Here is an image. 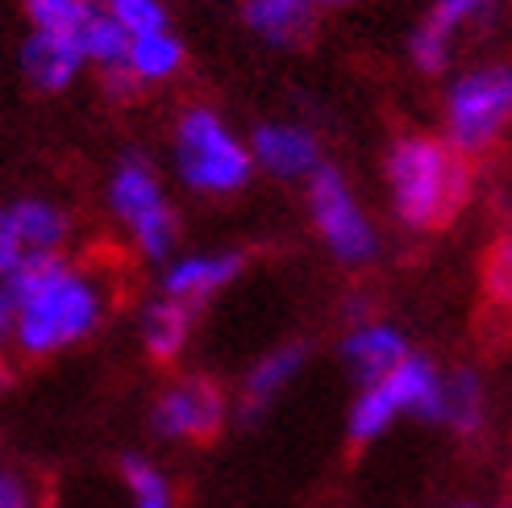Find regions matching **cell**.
I'll use <instances>...</instances> for the list:
<instances>
[{"label":"cell","mask_w":512,"mask_h":508,"mask_svg":"<svg viewBox=\"0 0 512 508\" xmlns=\"http://www.w3.org/2000/svg\"><path fill=\"white\" fill-rule=\"evenodd\" d=\"M488 417V400H483V379L471 367L442 371V400H438V425L454 429L458 438H475Z\"/></svg>","instance_id":"5bb4252c"},{"label":"cell","mask_w":512,"mask_h":508,"mask_svg":"<svg viewBox=\"0 0 512 508\" xmlns=\"http://www.w3.org/2000/svg\"><path fill=\"white\" fill-rule=\"evenodd\" d=\"M121 484L130 492L134 508H179L163 467L142 459V454H121Z\"/></svg>","instance_id":"d6986e66"},{"label":"cell","mask_w":512,"mask_h":508,"mask_svg":"<svg viewBox=\"0 0 512 508\" xmlns=\"http://www.w3.org/2000/svg\"><path fill=\"white\" fill-rule=\"evenodd\" d=\"M512 121V63L475 67L446 96V130L458 155L488 150Z\"/></svg>","instance_id":"5b68a950"},{"label":"cell","mask_w":512,"mask_h":508,"mask_svg":"<svg viewBox=\"0 0 512 508\" xmlns=\"http://www.w3.org/2000/svg\"><path fill=\"white\" fill-rule=\"evenodd\" d=\"M9 225L25 254H59L67 238V213L50 200H17L9 209Z\"/></svg>","instance_id":"2e32d148"},{"label":"cell","mask_w":512,"mask_h":508,"mask_svg":"<svg viewBox=\"0 0 512 508\" xmlns=\"http://www.w3.org/2000/svg\"><path fill=\"white\" fill-rule=\"evenodd\" d=\"M130 38H146V34H163L167 30V9L159 0H109L105 9Z\"/></svg>","instance_id":"603a6c76"},{"label":"cell","mask_w":512,"mask_h":508,"mask_svg":"<svg viewBox=\"0 0 512 508\" xmlns=\"http://www.w3.org/2000/svg\"><path fill=\"white\" fill-rule=\"evenodd\" d=\"M246 259L238 250H217V254H192V259H179L167 267L163 275V296L167 300H179L188 304V309H196L200 300L217 296L221 288H229L234 279L242 275Z\"/></svg>","instance_id":"30bf717a"},{"label":"cell","mask_w":512,"mask_h":508,"mask_svg":"<svg viewBox=\"0 0 512 508\" xmlns=\"http://www.w3.org/2000/svg\"><path fill=\"white\" fill-rule=\"evenodd\" d=\"M483 284L496 304H512V238H500L483 263Z\"/></svg>","instance_id":"cb8c5ba5"},{"label":"cell","mask_w":512,"mask_h":508,"mask_svg":"<svg viewBox=\"0 0 512 508\" xmlns=\"http://www.w3.org/2000/svg\"><path fill=\"white\" fill-rule=\"evenodd\" d=\"M105 88H109L113 96H121V100H125V96H134L138 80H134V75L125 71V67H109V71H105Z\"/></svg>","instance_id":"4316f807"},{"label":"cell","mask_w":512,"mask_h":508,"mask_svg":"<svg viewBox=\"0 0 512 508\" xmlns=\"http://www.w3.org/2000/svg\"><path fill=\"white\" fill-rule=\"evenodd\" d=\"M9 338H13V321H9V313H5V304H0V350H5Z\"/></svg>","instance_id":"83f0119b"},{"label":"cell","mask_w":512,"mask_h":508,"mask_svg":"<svg viewBox=\"0 0 512 508\" xmlns=\"http://www.w3.org/2000/svg\"><path fill=\"white\" fill-rule=\"evenodd\" d=\"M309 9H338V5H350V0H304Z\"/></svg>","instance_id":"f1b7e54d"},{"label":"cell","mask_w":512,"mask_h":508,"mask_svg":"<svg viewBox=\"0 0 512 508\" xmlns=\"http://www.w3.org/2000/svg\"><path fill=\"white\" fill-rule=\"evenodd\" d=\"M388 184L396 200V217L413 230L446 225L471 192V167L463 155L438 138H404L388 159Z\"/></svg>","instance_id":"7a4b0ae2"},{"label":"cell","mask_w":512,"mask_h":508,"mask_svg":"<svg viewBox=\"0 0 512 508\" xmlns=\"http://www.w3.org/2000/svg\"><path fill=\"white\" fill-rule=\"evenodd\" d=\"M192 317H196V309H188V304H179V300H167V296L150 300L142 313V346L150 359L175 363L192 338Z\"/></svg>","instance_id":"9a60e30c"},{"label":"cell","mask_w":512,"mask_h":508,"mask_svg":"<svg viewBox=\"0 0 512 508\" xmlns=\"http://www.w3.org/2000/svg\"><path fill=\"white\" fill-rule=\"evenodd\" d=\"M438 400H442V371L433 367L425 354H408L379 384L358 392L350 421H346V434L354 446H367L388 434L400 417H417V421L438 425Z\"/></svg>","instance_id":"3957f363"},{"label":"cell","mask_w":512,"mask_h":508,"mask_svg":"<svg viewBox=\"0 0 512 508\" xmlns=\"http://www.w3.org/2000/svg\"><path fill=\"white\" fill-rule=\"evenodd\" d=\"M75 38H80L84 63L92 59V63H100L105 71H109V67H125V55H130V34H125L105 9H100Z\"/></svg>","instance_id":"ffe728a7"},{"label":"cell","mask_w":512,"mask_h":508,"mask_svg":"<svg viewBox=\"0 0 512 508\" xmlns=\"http://www.w3.org/2000/svg\"><path fill=\"white\" fill-rule=\"evenodd\" d=\"M250 150L213 109H188L175 125V167L192 192L229 196L250 180Z\"/></svg>","instance_id":"277c9868"},{"label":"cell","mask_w":512,"mask_h":508,"mask_svg":"<svg viewBox=\"0 0 512 508\" xmlns=\"http://www.w3.org/2000/svg\"><path fill=\"white\" fill-rule=\"evenodd\" d=\"M184 67V46L179 38L163 34H146V38H130V55H125V71L134 80H171V75Z\"/></svg>","instance_id":"ac0fdd59"},{"label":"cell","mask_w":512,"mask_h":508,"mask_svg":"<svg viewBox=\"0 0 512 508\" xmlns=\"http://www.w3.org/2000/svg\"><path fill=\"white\" fill-rule=\"evenodd\" d=\"M0 508H34L30 484L9 467H0Z\"/></svg>","instance_id":"d4e9b609"},{"label":"cell","mask_w":512,"mask_h":508,"mask_svg":"<svg viewBox=\"0 0 512 508\" xmlns=\"http://www.w3.org/2000/svg\"><path fill=\"white\" fill-rule=\"evenodd\" d=\"M500 9V0H433L429 17L421 21L429 34H438L442 42H454V34L471 21H492V13Z\"/></svg>","instance_id":"7402d4cb"},{"label":"cell","mask_w":512,"mask_h":508,"mask_svg":"<svg viewBox=\"0 0 512 508\" xmlns=\"http://www.w3.org/2000/svg\"><path fill=\"white\" fill-rule=\"evenodd\" d=\"M229 409H225V392L204 375H188L167 384L150 409V429L163 442H213L221 434Z\"/></svg>","instance_id":"ba28073f"},{"label":"cell","mask_w":512,"mask_h":508,"mask_svg":"<svg viewBox=\"0 0 512 508\" xmlns=\"http://www.w3.org/2000/svg\"><path fill=\"white\" fill-rule=\"evenodd\" d=\"M304 359H309V350L300 342H288V346H275L271 354H263L259 363L250 367L246 384H242V396H238V421H259L271 404L288 392V384L300 375Z\"/></svg>","instance_id":"7c38bea8"},{"label":"cell","mask_w":512,"mask_h":508,"mask_svg":"<svg viewBox=\"0 0 512 508\" xmlns=\"http://www.w3.org/2000/svg\"><path fill=\"white\" fill-rule=\"evenodd\" d=\"M309 209H313V221L329 246L338 263L346 267H363L379 254V238L371 230V221L358 209V200L350 192V184L342 180L338 167L321 163L313 175H309Z\"/></svg>","instance_id":"52a82bcc"},{"label":"cell","mask_w":512,"mask_h":508,"mask_svg":"<svg viewBox=\"0 0 512 508\" xmlns=\"http://www.w3.org/2000/svg\"><path fill=\"white\" fill-rule=\"evenodd\" d=\"M21 259H25V250L13 234V225H9V209H0V279H5Z\"/></svg>","instance_id":"484cf974"},{"label":"cell","mask_w":512,"mask_h":508,"mask_svg":"<svg viewBox=\"0 0 512 508\" xmlns=\"http://www.w3.org/2000/svg\"><path fill=\"white\" fill-rule=\"evenodd\" d=\"M242 17H246V25L259 38L279 42V46H292L300 38H309L317 9H309L304 0H246Z\"/></svg>","instance_id":"e0dca14e"},{"label":"cell","mask_w":512,"mask_h":508,"mask_svg":"<svg viewBox=\"0 0 512 508\" xmlns=\"http://www.w3.org/2000/svg\"><path fill=\"white\" fill-rule=\"evenodd\" d=\"M454 508H479V504H454Z\"/></svg>","instance_id":"f546056e"},{"label":"cell","mask_w":512,"mask_h":508,"mask_svg":"<svg viewBox=\"0 0 512 508\" xmlns=\"http://www.w3.org/2000/svg\"><path fill=\"white\" fill-rule=\"evenodd\" d=\"M25 13L38 34H80L100 9L96 0H25Z\"/></svg>","instance_id":"44dd1931"},{"label":"cell","mask_w":512,"mask_h":508,"mask_svg":"<svg viewBox=\"0 0 512 508\" xmlns=\"http://www.w3.org/2000/svg\"><path fill=\"white\" fill-rule=\"evenodd\" d=\"M0 304L13 321V342L30 359H46L92 338L105 321V288L59 254H25L0 279Z\"/></svg>","instance_id":"6da1fadb"},{"label":"cell","mask_w":512,"mask_h":508,"mask_svg":"<svg viewBox=\"0 0 512 508\" xmlns=\"http://www.w3.org/2000/svg\"><path fill=\"white\" fill-rule=\"evenodd\" d=\"M109 205L125 221V230L134 234V242L146 259H167L171 246H175L179 221L163 196L159 175L150 171L146 159H138V155L121 159V167L109 180Z\"/></svg>","instance_id":"8992f818"},{"label":"cell","mask_w":512,"mask_h":508,"mask_svg":"<svg viewBox=\"0 0 512 508\" xmlns=\"http://www.w3.org/2000/svg\"><path fill=\"white\" fill-rule=\"evenodd\" d=\"M408 354L413 350H408L404 334L396 325H383V321H358L342 338V363L350 367V375L363 388L379 384V379L388 371H396Z\"/></svg>","instance_id":"9c48e42d"},{"label":"cell","mask_w":512,"mask_h":508,"mask_svg":"<svg viewBox=\"0 0 512 508\" xmlns=\"http://www.w3.org/2000/svg\"><path fill=\"white\" fill-rule=\"evenodd\" d=\"M250 159L279 180H309L321 167V146L300 125H259L250 142Z\"/></svg>","instance_id":"8fae6325"},{"label":"cell","mask_w":512,"mask_h":508,"mask_svg":"<svg viewBox=\"0 0 512 508\" xmlns=\"http://www.w3.org/2000/svg\"><path fill=\"white\" fill-rule=\"evenodd\" d=\"M21 67L38 92H63L84 67V50L75 34H30L21 46Z\"/></svg>","instance_id":"4fadbf2b"}]
</instances>
